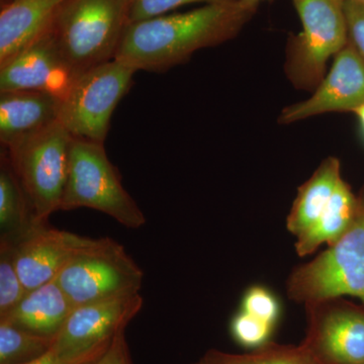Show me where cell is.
<instances>
[{
    "label": "cell",
    "mask_w": 364,
    "mask_h": 364,
    "mask_svg": "<svg viewBox=\"0 0 364 364\" xmlns=\"http://www.w3.org/2000/svg\"><path fill=\"white\" fill-rule=\"evenodd\" d=\"M54 337L26 331L0 321V364H28L52 348Z\"/></svg>",
    "instance_id": "44dd1931"
},
{
    "label": "cell",
    "mask_w": 364,
    "mask_h": 364,
    "mask_svg": "<svg viewBox=\"0 0 364 364\" xmlns=\"http://www.w3.org/2000/svg\"><path fill=\"white\" fill-rule=\"evenodd\" d=\"M354 114H355L356 117H358L359 123H360L361 129H363L364 134V105L356 109V111L354 112Z\"/></svg>",
    "instance_id": "f1b7e54d"
},
{
    "label": "cell",
    "mask_w": 364,
    "mask_h": 364,
    "mask_svg": "<svg viewBox=\"0 0 364 364\" xmlns=\"http://www.w3.org/2000/svg\"><path fill=\"white\" fill-rule=\"evenodd\" d=\"M364 105V59L347 43L311 97L287 105L279 124H289L328 112H354Z\"/></svg>",
    "instance_id": "8fae6325"
},
{
    "label": "cell",
    "mask_w": 364,
    "mask_h": 364,
    "mask_svg": "<svg viewBox=\"0 0 364 364\" xmlns=\"http://www.w3.org/2000/svg\"><path fill=\"white\" fill-rule=\"evenodd\" d=\"M140 294L95 301L74 308L65 324L54 337L53 348L83 353L109 343L117 332L142 310Z\"/></svg>",
    "instance_id": "7c38bea8"
},
{
    "label": "cell",
    "mask_w": 364,
    "mask_h": 364,
    "mask_svg": "<svg viewBox=\"0 0 364 364\" xmlns=\"http://www.w3.org/2000/svg\"><path fill=\"white\" fill-rule=\"evenodd\" d=\"M14 1H16V0H1V6H7V4H11Z\"/></svg>",
    "instance_id": "4dcf8cb0"
},
{
    "label": "cell",
    "mask_w": 364,
    "mask_h": 364,
    "mask_svg": "<svg viewBox=\"0 0 364 364\" xmlns=\"http://www.w3.org/2000/svg\"><path fill=\"white\" fill-rule=\"evenodd\" d=\"M350 228L317 257L294 268L287 282V296L306 304L345 296L364 303V189Z\"/></svg>",
    "instance_id": "277c9868"
},
{
    "label": "cell",
    "mask_w": 364,
    "mask_h": 364,
    "mask_svg": "<svg viewBox=\"0 0 364 364\" xmlns=\"http://www.w3.org/2000/svg\"><path fill=\"white\" fill-rule=\"evenodd\" d=\"M112 341L83 353H69L52 347L44 355L28 364H93L109 348Z\"/></svg>",
    "instance_id": "484cf974"
},
{
    "label": "cell",
    "mask_w": 364,
    "mask_h": 364,
    "mask_svg": "<svg viewBox=\"0 0 364 364\" xmlns=\"http://www.w3.org/2000/svg\"><path fill=\"white\" fill-rule=\"evenodd\" d=\"M72 140L73 136L56 121L7 149L38 222L48 223L61 208Z\"/></svg>",
    "instance_id": "52a82bcc"
},
{
    "label": "cell",
    "mask_w": 364,
    "mask_h": 364,
    "mask_svg": "<svg viewBox=\"0 0 364 364\" xmlns=\"http://www.w3.org/2000/svg\"><path fill=\"white\" fill-rule=\"evenodd\" d=\"M359 207L358 196L352 193L344 179L340 181L331 202L320 219L296 238V252L305 257L318 250L323 244L331 245L353 224Z\"/></svg>",
    "instance_id": "ac0fdd59"
},
{
    "label": "cell",
    "mask_w": 364,
    "mask_h": 364,
    "mask_svg": "<svg viewBox=\"0 0 364 364\" xmlns=\"http://www.w3.org/2000/svg\"><path fill=\"white\" fill-rule=\"evenodd\" d=\"M352 1L359 2V4H364V0H352Z\"/></svg>",
    "instance_id": "1f68e13d"
},
{
    "label": "cell",
    "mask_w": 364,
    "mask_h": 364,
    "mask_svg": "<svg viewBox=\"0 0 364 364\" xmlns=\"http://www.w3.org/2000/svg\"><path fill=\"white\" fill-rule=\"evenodd\" d=\"M136 72L112 59L78 74L60 100V123L75 138L104 144L112 114Z\"/></svg>",
    "instance_id": "ba28073f"
},
{
    "label": "cell",
    "mask_w": 364,
    "mask_h": 364,
    "mask_svg": "<svg viewBox=\"0 0 364 364\" xmlns=\"http://www.w3.org/2000/svg\"><path fill=\"white\" fill-rule=\"evenodd\" d=\"M93 364H133L126 339V329L117 333L109 348Z\"/></svg>",
    "instance_id": "83f0119b"
},
{
    "label": "cell",
    "mask_w": 364,
    "mask_h": 364,
    "mask_svg": "<svg viewBox=\"0 0 364 364\" xmlns=\"http://www.w3.org/2000/svg\"><path fill=\"white\" fill-rule=\"evenodd\" d=\"M243 1L247 2V4H255V6H259L262 0H243Z\"/></svg>",
    "instance_id": "f546056e"
},
{
    "label": "cell",
    "mask_w": 364,
    "mask_h": 364,
    "mask_svg": "<svg viewBox=\"0 0 364 364\" xmlns=\"http://www.w3.org/2000/svg\"><path fill=\"white\" fill-rule=\"evenodd\" d=\"M88 208L109 215L129 229H140L146 217L122 184L119 170L102 143L73 136L68 179L60 210Z\"/></svg>",
    "instance_id": "3957f363"
},
{
    "label": "cell",
    "mask_w": 364,
    "mask_h": 364,
    "mask_svg": "<svg viewBox=\"0 0 364 364\" xmlns=\"http://www.w3.org/2000/svg\"><path fill=\"white\" fill-rule=\"evenodd\" d=\"M193 364H324L301 343L280 345L268 342L248 353H228L210 349Z\"/></svg>",
    "instance_id": "ffe728a7"
},
{
    "label": "cell",
    "mask_w": 364,
    "mask_h": 364,
    "mask_svg": "<svg viewBox=\"0 0 364 364\" xmlns=\"http://www.w3.org/2000/svg\"><path fill=\"white\" fill-rule=\"evenodd\" d=\"M88 237L41 224L14 245V257L26 291L56 279L69 259L87 242Z\"/></svg>",
    "instance_id": "4fadbf2b"
},
{
    "label": "cell",
    "mask_w": 364,
    "mask_h": 364,
    "mask_svg": "<svg viewBox=\"0 0 364 364\" xmlns=\"http://www.w3.org/2000/svg\"><path fill=\"white\" fill-rule=\"evenodd\" d=\"M273 327L274 326L240 311L232 318L230 329L237 343L246 348L256 349L269 342Z\"/></svg>",
    "instance_id": "603a6c76"
},
{
    "label": "cell",
    "mask_w": 364,
    "mask_h": 364,
    "mask_svg": "<svg viewBox=\"0 0 364 364\" xmlns=\"http://www.w3.org/2000/svg\"><path fill=\"white\" fill-rule=\"evenodd\" d=\"M306 348L324 364H364V306L343 298L306 304Z\"/></svg>",
    "instance_id": "9c48e42d"
},
{
    "label": "cell",
    "mask_w": 364,
    "mask_h": 364,
    "mask_svg": "<svg viewBox=\"0 0 364 364\" xmlns=\"http://www.w3.org/2000/svg\"><path fill=\"white\" fill-rule=\"evenodd\" d=\"M131 0H63L53 35L76 74L114 59L129 25Z\"/></svg>",
    "instance_id": "7a4b0ae2"
},
{
    "label": "cell",
    "mask_w": 364,
    "mask_h": 364,
    "mask_svg": "<svg viewBox=\"0 0 364 364\" xmlns=\"http://www.w3.org/2000/svg\"><path fill=\"white\" fill-rule=\"evenodd\" d=\"M63 0H16L1 6L0 64L37 40L51 26Z\"/></svg>",
    "instance_id": "9a60e30c"
},
{
    "label": "cell",
    "mask_w": 364,
    "mask_h": 364,
    "mask_svg": "<svg viewBox=\"0 0 364 364\" xmlns=\"http://www.w3.org/2000/svg\"><path fill=\"white\" fill-rule=\"evenodd\" d=\"M282 306L272 291L262 286L249 287L242 299L241 311L275 326Z\"/></svg>",
    "instance_id": "cb8c5ba5"
},
{
    "label": "cell",
    "mask_w": 364,
    "mask_h": 364,
    "mask_svg": "<svg viewBox=\"0 0 364 364\" xmlns=\"http://www.w3.org/2000/svg\"><path fill=\"white\" fill-rule=\"evenodd\" d=\"M9 155L0 166V240L13 245L26 238L39 225Z\"/></svg>",
    "instance_id": "d6986e66"
},
{
    "label": "cell",
    "mask_w": 364,
    "mask_h": 364,
    "mask_svg": "<svg viewBox=\"0 0 364 364\" xmlns=\"http://www.w3.org/2000/svg\"><path fill=\"white\" fill-rule=\"evenodd\" d=\"M26 293L16 268L14 245L0 240V318L14 310Z\"/></svg>",
    "instance_id": "7402d4cb"
},
{
    "label": "cell",
    "mask_w": 364,
    "mask_h": 364,
    "mask_svg": "<svg viewBox=\"0 0 364 364\" xmlns=\"http://www.w3.org/2000/svg\"><path fill=\"white\" fill-rule=\"evenodd\" d=\"M349 43L364 59V4L345 0Z\"/></svg>",
    "instance_id": "4316f807"
},
{
    "label": "cell",
    "mask_w": 364,
    "mask_h": 364,
    "mask_svg": "<svg viewBox=\"0 0 364 364\" xmlns=\"http://www.w3.org/2000/svg\"><path fill=\"white\" fill-rule=\"evenodd\" d=\"M243 0L129 23L114 59L135 70L163 72L193 53L234 39L257 11Z\"/></svg>",
    "instance_id": "6da1fadb"
},
{
    "label": "cell",
    "mask_w": 364,
    "mask_h": 364,
    "mask_svg": "<svg viewBox=\"0 0 364 364\" xmlns=\"http://www.w3.org/2000/svg\"><path fill=\"white\" fill-rule=\"evenodd\" d=\"M143 279L142 268L109 237L88 238L56 277L74 308L140 294Z\"/></svg>",
    "instance_id": "5b68a950"
},
{
    "label": "cell",
    "mask_w": 364,
    "mask_h": 364,
    "mask_svg": "<svg viewBox=\"0 0 364 364\" xmlns=\"http://www.w3.org/2000/svg\"><path fill=\"white\" fill-rule=\"evenodd\" d=\"M60 100L35 90L0 92V141L9 149L59 121Z\"/></svg>",
    "instance_id": "5bb4252c"
},
{
    "label": "cell",
    "mask_w": 364,
    "mask_h": 364,
    "mask_svg": "<svg viewBox=\"0 0 364 364\" xmlns=\"http://www.w3.org/2000/svg\"><path fill=\"white\" fill-rule=\"evenodd\" d=\"M303 30L287 41L284 71L296 90L313 91L327 63L348 43L345 0H293Z\"/></svg>",
    "instance_id": "8992f818"
},
{
    "label": "cell",
    "mask_w": 364,
    "mask_h": 364,
    "mask_svg": "<svg viewBox=\"0 0 364 364\" xmlns=\"http://www.w3.org/2000/svg\"><path fill=\"white\" fill-rule=\"evenodd\" d=\"M73 309L70 299L55 279L28 291L21 303L0 321L36 334L55 337Z\"/></svg>",
    "instance_id": "2e32d148"
},
{
    "label": "cell",
    "mask_w": 364,
    "mask_h": 364,
    "mask_svg": "<svg viewBox=\"0 0 364 364\" xmlns=\"http://www.w3.org/2000/svg\"><path fill=\"white\" fill-rule=\"evenodd\" d=\"M77 75L67 63L49 28L25 49L0 64V92L43 91L61 100Z\"/></svg>",
    "instance_id": "30bf717a"
},
{
    "label": "cell",
    "mask_w": 364,
    "mask_h": 364,
    "mask_svg": "<svg viewBox=\"0 0 364 364\" xmlns=\"http://www.w3.org/2000/svg\"><path fill=\"white\" fill-rule=\"evenodd\" d=\"M342 179L339 159L328 157L301 186L287 219V230L296 238L320 219Z\"/></svg>",
    "instance_id": "e0dca14e"
},
{
    "label": "cell",
    "mask_w": 364,
    "mask_h": 364,
    "mask_svg": "<svg viewBox=\"0 0 364 364\" xmlns=\"http://www.w3.org/2000/svg\"><path fill=\"white\" fill-rule=\"evenodd\" d=\"M231 1L235 0H131L129 21L135 23V21L164 16L172 9L186 6V4H195V2H205L207 4H210Z\"/></svg>",
    "instance_id": "d4e9b609"
}]
</instances>
